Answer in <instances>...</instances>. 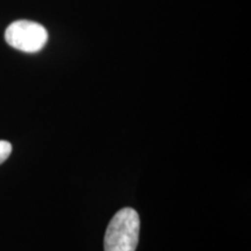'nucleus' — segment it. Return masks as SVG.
Listing matches in <instances>:
<instances>
[{"label":"nucleus","mask_w":251,"mask_h":251,"mask_svg":"<svg viewBox=\"0 0 251 251\" xmlns=\"http://www.w3.org/2000/svg\"><path fill=\"white\" fill-rule=\"evenodd\" d=\"M140 236V216L126 207L113 216L105 234V251H135Z\"/></svg>","instance_id":"f257e3e1"},{"label":"nucleus","mask_w":251,"mask_h":251,"mask_svg":"<svg viewBox=\"0 0 251 251\" xmlns=\"http://www.w3.org/2000/svg\"><path fill=\"white\" fill-rule=\"evenodd\" d=\"M5 40L12 48L33 54L43 49L48 41V31L42 25L29 20L14 21L5 31Z\"/></svg>","instance_id":"f03ea898"},{"label":"nucleus","mask_w":251,"mask_h":251,"mask_svg":"<svg viewBox=\"0 0 251 251\" xmlns=\"http://www.w3.org/2000/svg\"><path fill=\"white\" fill-rule=\"evenodd\" d=\"M12 152V144L7 141L0 140V164H2L8 158Z\"/></svg>","instance_id":"7ed1b4c3"}]
</instances>
